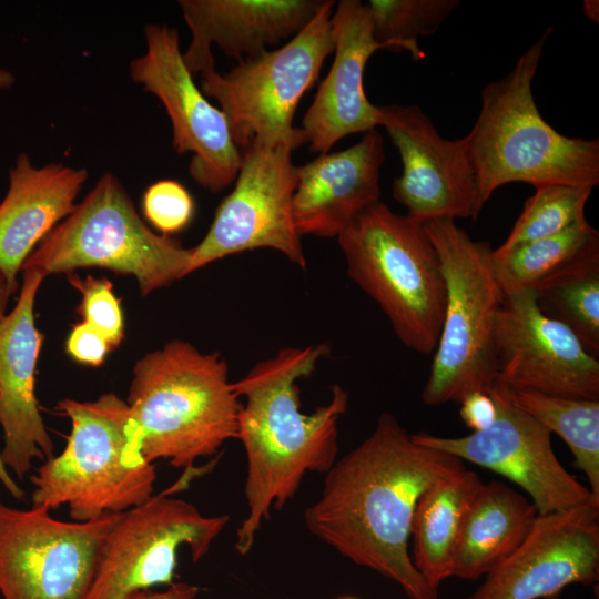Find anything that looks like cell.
Returning <instances> with one entry per match:
<instances>
[{
    "instance_id": "7",
    "label": "cell",
    "mask_w": 599,
    "mask_h": 599,
    "mask_svg": "<svg viewBox=\"0 0 599 599\" xmlns=\"http://www.w3.org/2000/svg\"><path fill=\"white\" fill-rule=\"evenodd\" d=\"M446 283L444 321L428 379L427 406L459 403L473 392H488L497 378L495 323L502 298L490 244L474 241L455 220L426 222Z\"/></svg>"
},
{
    "instance_id": "3",
    "label": "cell",
    "mask_w": 599,
    "mask_h": 599,
    "mask_svg": "<svg viewBox=\"0 0 599 599\" xmlns=\"http://www.w3.org/2000/svg\"><path fill=\"white\" fill-rule=\"evenodd\" d=\"M550 33L551 28L546 29L507 75L483 89L478 116L463 138L478 215L505 184H599V140L559 133L541 116L534 98L532 81Z\"/></svg>"
},
{
    "instance_id": "1",
    "label": "cell",
    "mask_w": 599,
    "mask_h": 599,
    "mask_svg": "<svg viewBox=\"0 0 599 599\" xmlns=\"http://www.w3.org/2000/svg\"><path fill=\"white\" fill-rule=\"evenodd\" d=\"M464 468L382 413L370 435L325 473L318 499L304 511L305 526L352 562L396 582L409 599H438L409 556L412 519L427 488Z\"/></svg>"
},
{
    "instance_id": "28",
    "label": "cell",
    "mask_w": 599,
    "mask_h": 599,
    "mask_svg": "<svg viewBox=\"0 0 599 599\" xmlns=\"http://www.w3.org/2000/svg\"><path fill=\"white\" fill-rule=\"evenodd\" d=\"M458 0H369L375 40L388 50H404L414 60L425 53L418 38L437 32L448 16L459 7Z\"/></svg>"
},
{
    "instance_id": "33",
    "label": "cell",
    "mask_w": 599,
    "mask_h": 599,
    "mask_svg": "<svg viewBox=\"0 0 599 599\" xmlns=\"http://www.w3.org/2000/svg\"><path fill=\"white\" fill-rule=\"evenodd\" d=\"M459 415L473 432L489 427L497 418L498 407L489 392H473L460 402Z\"/></svg>"
},
{
    "instance_id": "31",
    "label": "cell",
    "mask_w": 599,
    "mask_h": 599,
    "mask_svg": "<svg viewBox=\"0 0 599 599\" xmlns=\"http://www.w3.org/2000/svg\"><path fill=\"white\" fill-rule=\"evenodd\" d=\"M143 212L149 222L164 234L182 230L192 219L194 202L177 181L161 180L143 195Z\"/></svg>"
},
{
    "instance_id": "4",
    "label": "cell",
    "mask_w": 599,
    "mask_h": 599,
    "mask_svg": "<svg viewBox=\"0 0 599 599\" xmlns=\"http://www.w3.org/2000/svg\"><path fill=\"white\" fill-rule=\"evenodd\" d=\"M126 404L144 458L192 469L236 439L241 399L219 352L173 339L133 367Z\"/></svg>"
},
{
    "instance_id": "14",
    "label": "cell",
    "mask_w": 599,
    "mask_h": 599,
    "mask_svg": "<svg viewBox=\"0 0 599 599\" xmlns=\"http://www.w3.org/2000/svg\"><path fill=\"white\" fill-rule=\"evenodd\" d=\"M488 392L498 407L489 427L461 437L418 433L414 440L506 477L528 494L538 515L599 505L556 457L551 433L512 404L497 382Z\"/></svg>"
},
{
    "instance_id": "13",
    "label": "cell",
    "mask_w": 599,
    "mask_h": 599,
    "mask_svg": "<svg viewBox=\"0 0 599 599\" xmlns=\"http://www.w3.org/2000/svg\"><path fill=\"white\" fill-rule=\"evenodd\" d=\"M145 52L130 62V75L164 105L172 123L173 148L192 153L191 177L216 193L232 184L242 153L221 109L193 81L180 49L179 32L166 24L144 28Z\"/></svg>"
},
{
    "instance_id": "10",
    "label": "cell",
    "mask_w": 599,
    "mask_h": 599,
    "mask_svg": "<svg viewBox=\"0 0 599 599\" xmlns=\"http://www.w3.org/2000/svg\"><path fill=\"white\" fill-rule=\"evenodd\" d=\"M230 516H205L167 493L153 495L120 514L102 546L84 599H128L134 592L171 585L177 552L190 550L201 560L222 532Z\"/></svg>"
},
{
    "instance_id": "11",
    "label": "cell",
    "mask_w": 599,
    "mask_h": 599,
    "mask_svg": "<svg viewBox=\"0 0 599 599\" xmlns=\"http://www.w3.org/2000/svg\"><path fill=\"white\" fill-rule=\"evenodd\" d=\"M120 514L69 522L44 506L18 509L0 500L2 599H84Z\"/></svg>"
},
{
    "instance_id": "36",
    "label": "cell",
    "mask_w": 599,
    "mask_h": 599,
    "mask_svg": "<svg viewBox=\"0 0 599 599\" xmlns=\"http://www.w3.org/2000/svg\"><path fill=\"white\" fill-rule=\"evenodd\" d=\"M13 294L11 291L6 276L0 271V326L6 318V307L8 298Z\"/></svg>"
},
{
    "instance_id": "21",
    "label": "cell",
    "mask_w": 599,
    "mask_h": 599,
    "mask_svg": "<svg viewBox=\"0 0 599 599\" xmlns=\"http://www.w3.org/2000/svg\"><path fill=\"white\" fill-rule=\"evenodd\" d=\"M384 140L375 129L346 150L323 153L298 166L293 217L300 235L337 237L380 201Z\"/></svg>"
},
{
    "instance_id": "29",
    "label": "cell",
    "mask_w": 599,
    "mask_h": 599,
    "mask_svg": "<svg viewBox=\"0 0 599 599\" xmlns=\"http://www.w3.org/2000/svg\"><path fill=\"white\" fill-rule=\"evenodd\" d=\"M591 187L544 184L535 186L506 241L497 251L565 231L586 217Z\"/></svg>"
},
{
    "instance_id": "22",
    "label": "cell",
    "mask_w": 599,
    "mask_h": 599,
    "mask_svg": "<svg viewBox=\"0 0 599 599\" xmlns=\"http://www.w3.org/2000/svg\"><path fill=\"white\" fill-rule=\"evenodd\" d=\"M85 169L62 163L35 167L26 153L9 171V189L0 203V271L14 293L24 261L73 207Z\"/></svg>"
},
{
    "instance_id": "5",
    "label": "cell",
    "mask_w": 599,
    "mask_h": 599,
    "mask_svg": "<svg viewBox=\"0 0 599 599\" xmlns=\"http://www.w3.org/2000/svg\"><path fill=\"white\" fill-rule=\"evenodd\" d=\"M57 409L71 420L64 449L30 476L32 506H68L85 522L126 511L153 496V463L141 453L130 407L115 394L93 402L65 398Z\"/></svg>"
},
{
    "instance_id": "25",
    "label": "cell",
    "mask_w": 599,
    "mask_h": 599,
    "mask_svg": "<svg viewBox=\"0 0 599 599\" xmlns=\"http://www.w3.org/2000/svg\"><path fill=\"white\" fill-rule=\"evenodd\" d=\"M497 383L512 404L567 444L575 466L586 475L589 490L599 500V400L558 397Z\"/></svg>"
},
{
    "instance_id": "12",
    "label": "cell",
    "mask_w": 599,
    "mask_h": 599,
    "mask_svg": "<svg viewBox=\"0 0 599 599\" xmlns=\"http://www.w3.org/2000/svg\"><path fill=\"white\" fill-rule=\"evenodd\" d=\"M287 146L252 141L243 149L232 192L219 205L204 238L192 247L187 274L254 248H272L306 267L293 217L298 166Z\"/></svg>"
},
{
    "instance_id": "24",
    "label": "cell",
    "mask_w": 599,
    "mask_h": 599,
    "mask_svg": "<svg viewBox=\"0 0 599 599\" xmlns=\"http://www.w3.org/2000/svg\"><path fill=\"white\" fill-rule=\"evenodd\" d=\"M481 485L475 471L464 468L432 485L417 500L410 526L412 561L436 590L453 577L465 516Z\"/></svg>"
},
{
    "instance_id": "34",
    "label": "cell",
    "mask_w": 599,
    "mask_h": 599,
    "mask_svg": "<svg viewBox=\"0 0 599 599\" xmlns=\"http://www.w3.org/2000/svg\"><path fill=\"white\" fill-rule=\"evenodd\" d=\"M199 587L186 582H173L162 591L151 589L132 593L128 599H195Z\"/></svg>"
},
{
    "instance_id": "15",
    "label": "cell",
    "mask_w": 599,
    "mask_h": 599,
    "mask_svg": "<svg viewBox=\"0 0 599 599\" xmlns=\"http://www.w3.org/2000/svg\"><path fill=\"white\" fill-rule=\"evenodd\" d=\"M496 380L547 395L599 400V362L531 288L502 294L495 323Z\"/></svg>"
},
{
    "instance_id": "19",
    "label": "cell",
    "mask_w": 599,
    "mask_h": 599,
    "mask_svg": "<svg viewBox=\"0 0 599 599\" xmlns=\"http://www.w3.org/2000/svg\"><path fill=\"white\" fill-rule=\"evenodd\" d=\"M331 23L335 57L302 126L309 150L321 154L349 134L379 125L380 110L366 97L364 71L374 52L387 49L375 40L368 7L359 0L339 1Z\"/></svg>"
},
{
    "instance_id": "27",
    "label": "cell",
    "mask_w": 599,
    "mask_h": 599,
    "mask_svg": "<svg viewBox=\"0 0 599 599\" xmlns=\"http://www.w3.org/2000/svg\"><path fill=\"white\" fill-rule=\"evenodd\" d=\"M596 245L599 233L585 217L560 233L494 250L495 276L502 294L531 288Z\"/></svg>"
},
{
    "instance_id": "30",
    "label": "cell",
    "mask_w": 599,
    "mask_h": 599,
    "mask_svg": "<svg viewBox=\"0 0 599 599\" xmlns=\"http://www.w3.org/2000/svg\"><path fill=\"white\" fill-rule=\"evenodd\" d=\"M69 281L82 294L79 313L83 322L102 335L110 351L119 346L123 337V316L112 283L90 275L81 280L72 273Z\"/></svg>"
},
{
    "instance_id": "20",
    "label": "cell",
    "mask_w": 599,
    "mask_h": 599,
    "mask_svg": "<svg viewBox=\"0 0 599 599\" xmlns=\"http://www.w3.org/2000/svg\"><path fill=\"white\" fill-rule=\"evenodd\" d=\"M325 0H182L179 4L190 28L191 42L183 53L194 75L214 65L212 45L226 57H257L267 45L296 35Z\"/></svg>"
},
{
    "instance_id": "6",
    "label": "cell",
    "mask_w": 599,
    "mask_h": 599,
    "mask_svg": "<svg viewBox=\"0 0 599 599\" xmlns=\"http://www.w3.org/2000/svg\"><path fill=\"white\" fill-rule=\"evenodd\" d=\"M347 274L384 312L397 338L434 353L446 303L438 253L423 223L379 201L338 236Z\"/></svg>"
},
{
    "instance_id": "38",
    "label": "cell",
    "mask_w": 599,
    "mask_h": 599,
    "mask_svg": "<svg viewBox=\"0 0 599 599\" xmlns=\"http://www.w3.org/2000/svg\"><path fill=\"white\" fill-rule=\"evenodd\" d=\"M14 77L11 72L0 69V90L12 87Z\"/></svg>"
},
{
    "instance_id": "35",
    "label": "cell",
    "mask_w": 599,
    "mask_h": 599,
    "mask_svg": "<svg viewBox=\"0 0 599 599\" xmlns=\"http://www.w3.org/2000/svg\"><path fill=\"white\" fill-rule=\"evenodd\" d=\"M0 483L9 491V494L18 500L24 498L26 493L18 486L13 477L8 471L0 456Z\"/></svg>"
},
{
    "instance_id": "17",
    "label": "cell",
    "mask_w": 599,
    "mask_h": 599,
    "mask_svg": "<svg viewBox=\"0 0 599 599\" xmlns=\"http://www.w3.org/2000/svg\"><path fill=\"white\" fill-rule=\"evenodd\" d=\"M599 576V505L538 515L506 560L467 599H557L572 583Z\"/></svg>"
},
{
    "instance_id": "8",
    "label": "cell",
    "mask_w": 599,
    "mask_h": 599,
    "mask_svg": "<svg viewBox=\"0 0 599 599\" xmlns=\"http://www.w3.org/2000/svg\"><path fill=\"white\" fill-rule=\"evenodd\" d=\"M191 256L192 248L150 230L119 179L105 173L31 252L21 271L47 276L104 267L133 275L145 296L187 275Z\"/></svg>"
},
{
    "instance_id": "18",
    "label": "cell",
    "mask_w": 599,
    "mask_h": 599,
    "mask_svg": "<svg viewBox=\"0 0 599 599\" xmlns=\"http://www.w3.org/2000/svg\"><path fill=\"white\" fill-rule=\"evenodd\" d=\"M23 272L14 308L0 326V426L4 445L1 459L22 479L34 459L54 456V445L40 415L34 394V370L42 336L34 324V301L45 275Z\"/></svg>"
},
{
    "instance_id": "9",
    "label": "cell",
    "mask_w": 599,
    "mask_h": 599,
    "mask_svg": "<svg viewBox=\"0 0 599 599\" xmlns=\"http://www.w3.org/2000/svg\"><path fill=\"white\" fill-rule=\"evenodd\" d=\"M334 3L325 0L315 17L280 49L242 60L225 74L215 64L200 73L201 91L219 103L238 149L256 141L294 151L306 143L293 119L300 100L334 51Z\"/></svg>"
},
{
    "instance_id": "23",
    "label": "cell",
    "mask_w": 599,
    "mask_h": 599,
    "mask_svg": "<svg viewBox=\"0 0 599 599\" xmlns=\"http://www.w3.org/2000/svg\"><path fill=\"white\" fill-rule=\"evenodd\" d=\"M537 517V508L521 493L499 480L483 483L465 516L453 577L486 576L518 549Z\"/></svg>"
},
{
    "instance_id": "16",
    "label": "cell",
    "mask_w": 599,
    "mask_h": 599,
    "mask_svg": "<svg viewBox=\"0 0 599 599\" xmlns=\"http://www.w3.org/2000/svg\"><path fill=\"white\" fill-rule=\"evenodd\" d=\"M380 123L399 152L403 171L394 199L407 216L425 224L438 219L478 217L475 175L464 139L443 138L416 104L380 105Z\"/></svg>"
},
{
    "instance_id": "37",
    "label": "cell",
    "mask_w": 599,
    "mask_h": 599,
    "mask_svg": "<svg viewBox=\"0 0 599 599\" xmlns=\"http://www.w3.org/2000/svg\"><path fill=\"white\" fill-rule=\"evenodd\" d=\"M599 2L596 0H586L583 2L585 14L595 22L599 21Z\"/></svg>"
},
{
    "instance_id": "39",
    "label": "cell",
    "mask_w": 599,
    "mask_h": 599,
    "mask_svg": "<svg viewBox=\"0 0 599 599\" xmlns=\"http://www.w3.org/2000/svg\"><path fill=\"white\" fill-rule=\"evenodd\" d=\"M342 599H356V598H353V597H344Z\"/></svg>"
},
{
    "instance_id": "32",
    "label": "cell",
    "mask_w": 599,
    "mask_h": 599,
    "mask_svg": "<svg viewBox=\"0 0 599 599\" xmlns=\"http://www.w3.org/2000/svg\"><path fill=\"white\" fill-rule=\"evenodd\" d=\"M68 353L79 362L98 366L110 351L105 339L84 322L75 325L67 341Z\"/></svg>"
},
{
    "instance_id": "26",
    "label": "cell",
    "mask_w": 599,
    "mask_h": 599,
    "mask_svg": "<svg viewBox=\"0 0 599 599\" xmlns=\"http://www.w3.org/2000/svg\"><path fill=\"white\" fill-rule=\"evenodd\" d=\"M540 311L569 327L599 355V245L531 287Z\"/></svg>"
},
{
    "instance_id": "2",
    "label": "cell",
    "mask_w": 599,
    "mask_h": 599,
    "mask_svg": "<svg viewBox=\"0 0 599 599\" xmlns=\"http://www.w3.org/2000/svg\"><path fill=\"white\" fill-rule=\"evenodd\" d=\"M328 353L323 343L286 347L233 382L242 403L236 439L246 457V516L235 538L240 555L251 551L263 522L294 498L306 474H325L337 459L338 422L348 407L347 390L332 386L329 400L306 414L297 385Z\"/></svg>"
}]
</instances>
